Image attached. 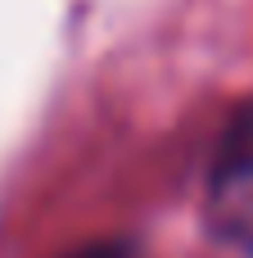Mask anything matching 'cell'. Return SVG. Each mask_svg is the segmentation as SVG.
<instances>
[{
	"label": "cell",
	"mask_w": 253,
	"mask_h": 258,
	"mask_svg": "<svg viewBox=\"0 0 253 258\" xmlns=\"http://www.w3.org/2000/svg\"><path fill=\"white\" fill-rule=\"evenodd\" d=\"M208 218L213 231L253 258V100H244L217 145L213 181H208Z\"/></svg>",
	"instance_id": "6da1fadb"
},
{
	"label": "cell",
	"mask_w": 253,
	"mask_h": 258,
	"mask_svg": "<svg viewBox=\"0 0 253 258\" xmlns=\"http://www.w3.org/2000/svg\"><path fill=\"white\" fill-rule=\"evenodd\" d=\"M68 258H136V249L122 245V240H95V245H86V249H72Z\"/></svg>",
	"instance_id": "7a4b0ae2"
}]
</instances>
